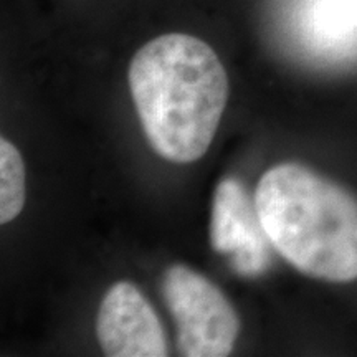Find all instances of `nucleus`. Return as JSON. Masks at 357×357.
I'll return each mask as SVG.
<instances>
[{"mask_svg":"<svg viewBox=\"0 0 357 357\" xmlns=\"http://www.w3.org/2000/svg\"><path fill=\"white\" fill-rule=\"evenodd\" d=\"M128 82L160 158L190 164L207 153L229 100V77L211 45L187 33L160 35L136 52Z\"/></svg>","mask_w":357,"mask_h":357,"instance_id":"nucleus-1","label":"nucleus"},{"mask_svg":"<svg viewBox=\"0 0 357 357\" xmlns=\"http://www.w3.org/2000/svg\"><path fill=\"white\" fill-rule=\"evenodd\" d=\"M255 204L276 252L311 278L357 280V197L298 162L268 169Z\"/></svg>","mask_w":357,"mask_h":357,"instance_id":"nucleus-2","label":"nucleus"},{"mask_svg":"<svg viewBox=\"0 0 357 357\" xmlns=\"http://www.w3.org/2000/svg\"><path fill=\"white\" fill-rule=\"evenodd\" d=\"M162 296L185 357H225L234 351L240 318L222 289L192 268L176 263L162 278Z\"/></svg>","mask_w":357,"mask_h":357,"instance_id":"nucleus-3","label":"nucleus"},{"mask_svg":"<svg viewBox=\"0 0 357 357\" xmlns=\"http://www.w3.org/2000/svg\"><path fill=\"white\" fill-rule=\"evenodd\" d=\"M211 243L213 252L227 258L231 270L245 278H257L271 265L275 247L263 229L255 199L235 177L223 178L215 189Z\"/></svg>","mask_w":357,"mask_h":357,"instance_id":"nucleus-4","label":"nucleus"},{"mask_svg":"<svg viewBox=\"0 0 357 357\" xmlns=\"http://www.w3.org/2000/svg\"><path fill=\"white\" fill-rule=\"evenodd\" d=\"M96 336L105 356H169L166 333L160 319L131 281L111 284L102 296L96 318Z\"/></svg>","mask_w":357,"mask_h":357,"instance_id":"nucleus-5","label":"nucleus"},{"mask_svg":"<svg viewBox=\"0 0 357 357\" xmlns=\"http://www.w3.org/2000/svg\"><path fill=\"white\" fill-rule=\"evenodd\" d=\"M25 205L24 159L10 141L0 139V223H8Z\"/></svg>","mask_w":357,"mask_h":357,"instance_id":"nucleus-6","label":"nucleus"},{"mask_svg":"<svg viewBox=\"0 0 357 357\" xmlns=\"http://www.w3.org/2000/svg\"><path fill=\"white\" fill-rule=\"evenodd\" d=\"M316 20L328 33H347L357 29V0H318Z\"/></svg>","mask_w":357,"mask_h":357,"instance_id":"nucleus-7","label":"nucleus"}]
</instances>
